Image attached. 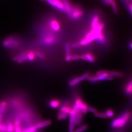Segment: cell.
Listing matches in <instances>:
<instances>
[{"label": "cell", "instance_id": "32", "mask_svg": "<svg viewBox=\"0 0 132 132\" xmlns=\"http://www.w3.org/2000/svg\"><path fill=\"white\" fill-rule=\"evenodd\" d=\"M89 76H90V74L89 73H86L85 74L83 75H82L81 76H80L81 81L84 80L86 79Z\"/></svg>", "mask_w": 132, "mask_h": 132}, {"label": "cell", "instance_id": "5", "mask_svg": "<svg viewBox=\"0 0 132 132\" xmlns=\"http://www.w3.org/2000/svg\"><path fill=\"white\" fill-rule=\"evenodd\" d=\"M74 125H78L80 124L83 119V115L80 109L78 111L74 112Z\"/></svg>", "mask_w": 132, "mask_h": 132}, {"label": "cell", "instance_id": "33", "mask_svg": "<svg viewBox=\"0 0 132 132\" xmlns=\"http://www.w3.org/2000/svg\"><path fill=\"white\" fill-rule=\"evenodd\" d=\"M111 6L112 7V10H113V11L114 12V13L117 14L118 12V7H117V5L116 4V3H115L114 4H112Z\"/></svg>", "mask_w": 132, "mask_h": 132}, {"label": "cell", "instance_id": "21", "mask_svg": "<svg viewBox=\"0 0 132 132\" xmlns=\"http://www.w3.org/2000/svg\"><path fill=\"white\" fill-rule=\"evenodd\" d=\"M35 54H34L33 52H30L28 54H27V60H29L30 61H32L34 60L35 58Z\"/></svg>", "mask_w": 132, "mask_h": 132}, {"label": "cell", "instance_id": "41", "mask_svg": "<svg viewBox=\"0 0 132 132\" xmlns=\"http://www.w3.org/2000/svg\"><path fill=\"white\" fill-rule=\"evenodd\" d=\"M132 5L130 4V14L132 15Z\"/></svg>", "mask_w": 132, "mask_h": 132}, {"label": "cell", "instance_id": "40", "mask_svg": "<svg viewBox=\"0 0 132 132\" xmlns=\"http://www.w3.org/2000/svg\"><path fill=\"white\" fill-rule=\"evenodd\" d=\"M80 42H77V43H75L73 44L72 45V48H77V47H78L79 46H80Z\"/></svg>", "mask_w": 132, "mask_h": 132}, {"label": "cell", "instance_id": "44", "mask_svg": "<svg viewBox=\"0 0 132 132\" xmlns=\"http://www.w3.org/2000/svg\"></svg>", "mask_w": 132, "mask_h": 132}, {"label": "cell", "instance_id": "26", "mask_svg": "<svg viewBox=\"0 0 132 132\" xmlns=\"http://www.w3.org/2000/svg\"><path fill=\"white\" fill-rule=\"evenodd\" d=\"M74 113L73 110H71L69 113V122L70 123H73L74 122Z\"/></svg>", "mask_w": 132, "mask_h": 132}, {"label": "cell", "instance_id": "1", "mask_svg": "<svg viewBox=\"0 0 132 132\" xmlns=\"http://www.w3.org/2000/svg\"><path fill=\"white\" fill-rule=\"evenodd\" d=\"M104 25L102 23H98V24L92 28V30L88 33L86 37L82 41L80 42V45L86 46L90 43L91 41L96 40L102 33V30L103 29Z\"/></svg>", "mask_w": 132, "mask_h": 132}, {"label": "cell", "instance_id": "8", "mask_svg": "<svg viewBox=\"0 0 132 132\" xmlns=\"http://www.w3.org/2000/svg\"><path fill=\"white\" fill-rule=\"evenodd\" d=\"M51 122L49 120L45 121L38 123L36 125L35 127L36 129H41L47 126H49L51 124Z\"/></svg>", "mask_w": 132, "mask_h": 132}, {"label": "cell", "instance_id": "42", "mask_svg": "<svg viewBox=\"0 0 132 132\" xmlns=\"http://www.w3.org/2000/svg\"><path fill=\"white\" fill-rule=\"evenodd\" d=\"M130 49H132V43H130Z\"/></svg>", "mask_w": 132, "mask_h": 132}, {"label": "cell", "instance_id": "17", "mask_svg": "<svg viewBox=\"0 0 132 132\" xmlns=\"http://www.w3.org/2000/svg\"><path fill=\"white\" fill-rule=\"evenodd\" d=\"M60 104V101L58 100H53L50 102V105L53 108H56L59 107Z\"/></svg>", "mask_w": 132, "mask_h": 132}, {"label": "cell", "instance_id": "34", "mask_svg": "<svg viewBox=\"0 0 132 132\" xmlns=\"http://www.w3.org/2000/svg\"><path fill=\"white\" fill-rule=\"evenodd\" d=\"M87 111H89L90 112L94 113H95V112H97V109H95V108L92 107H89V106L87 107Z\"/></svg>", "mask_w": 132, "mask_h": 132}, {"label": "cell", "instance_id": "25", "mask_svg": "<svg viewBox=\"0 0 132 132\" xmlns=\"http://www.w3.org/2000/svg\"><path fill=\"white\" fill-rule=\"evenodd\" d=\"M97 41H98L101 43H104L105 41V38L104 36L102 34V33H101L100 35L98 36V37H97Z\"/></svg>", "mask_w": 132, "mask_h": 132}, {"label": "cell", "instance_id": "11", "mask_svg": "<svg viewBox=\"0 0 132 132\" xmlns=\"http://www.w3.org/2000/svg\"><path fill=\"white\" fill-rule=\"evenodd\" d=\"M99 20V17L97 15H95L94 16L92 21H91V27L92 28L94 27L98 24Z\"/></svg>", "mask_w": 132, "mask_h": 132}, {"label": "cell", "instance_id": "2", "mask_svg": "<svg viewBox=\"0 0 132 132\" xmlns=\"http://www.w3.org/2000/svg\"><path fill=\"white\" fill-rule=\"evenodd\" d=\"M130 116L129 112H125L119 118H117L113 121L111 123V126L113 128L122 127L128 122Z\"/></svg>", "mask_w": 132, "mask_h": 132}, {"label": "cell", "instance_id": "19", "mask_svg": "<svg viewBox=\"0 0 132 132\" xmlns=\"http://www.w3.org/2000/svg\"><path fill=\"white\" fill-rule=\"evenodd\" d=\"M88 128V126L86 124L83 125L82 126H81L78 128H77L76 130H75L74 132H82L86 130Z\"/></svg>", "mask_w": 132, "mask_h": 132}, {"label": "cell", "instance_id": "14", "mask_svg": "<svg viewBox=\"0 0 132 132\" xmlns=\"http://www.w3.org/2000/svg\"><path fill=\"white\" fill-rule=\"evenodd\" d=\"M81 81V79L80 77H76L75 78L73 79L71 81L69 84L71 86H74L77 84L78 83H80Z\"/></svg>", "mask_w": 132, "mask_h": 132}, {"label": "cell", "instance_id": "30", "mask_svg": "<svg viewBox=\"0 0 132 132\" xmlns=\"http://www.w3.org/2000/svg\"><path fill=\"white\" fill-rule=\"evenodd\" d=\"M0 131L2 132H7V126L4 124H0Z\"/></svg>", "mask_w": 132, "mask_h": 132}, {"label": "cell", "instance_id": "4", "mask_svg": "<svg viewBox=\"0 0 132 132\" xmlns=\"http://www.w3.org/2000/svg\"><path fill=\"white\" fill-rule=\"evenodd\" d=\"M75 105L79 109L81 110L82 112L84 114L86 113L87 112V107L88 106L86 103H84L81 99H76L75 101Z\"/></svg>", "mask_w": 132, "mask_h": 132}, {"label": "cell", "instance_id": "37", "mask_svg": "<svg viewBox=\"0 0 132 132\" xmlns=\"http://www.w3.org/2000/svg\"><path fill=\"white\" fill-rule=\"evenodd\" d=\"M14 124L15 127H17V126H20V120L19 118H16L15 119Z\"/></svg>", "mask_w": 132, "mask_h": 132}, {"label": "cell", "instance_id": "20", "mask_svg": "<svg viewBox=\"0 0 132 132\" xmlns=\"http://www.w3.org/2000/svg\"><path fill=\"white\" fill-rule=\"evenodd\" d=\"M87 80L91 83H95L98 81L97 76H89L87 78Z\"/></svg>", "mask_w": 132, "mask_h": 132}, {"label": "cell", "instance_id": "15", "mask_svg": "<svg viewBox=\"0 0 132 132\" xmlns=\"http://www.w3.org/2000/svg\"><path fill=\"white\" fill-rule=\"evenodd\" d=\"M68 114L65 113L64 112L60 111L58 114L57 116V119L58 120H61L66 119L67 118Z\"/></svg>", "mask_w": 132, "mask_h": 132}, {"label": "cell", "instance_id": "18", "mask_svg": "<svg viewBox=\"0 0 132 132\" xmlns=\"http://www.w3.org/2000/svg\"><path fill=\"white\" fill-rule=\"evenodd\" d=\"M60 111L64 112L66 113L69 114L72 109H71L69 107L67 106H63L60 108Z\"/></svg>", "mask_w": 132, "mask_h": 132}, {"label": "cell", "instance_id": "35", "mask_svg": "<svg viewBox=\"0 0 132 132\" xmlns=\"http://www.w3.org/2000/svg\"><path fill=\"white\" fill-rule=\"evenodd\" d=\"M35 54L36 56H37L38 57L40 58V59H43L44 58V57H45L42 54H41V53H40V52H36Z\"/></svg>", "mask_w": 132, "mask_h": 132}, {"label": "cell", "instance_id": "7", "mask_svg": "<svg viewBox=\"0 0 132 132\" xmlns=\"http://www.w3.org/2000/svg\"><path fill=\"white\" fill-rule=\"evenodd\" d=\"M62 3L66 10V12L67 13V14L68 15V16L71 17V5L69 4L68 0H62Z\"/></svg>", "mask_w": 132, "mask_h": 132}, {"label": "cell", "instance_id": "16", "mask_svg": "<svg viewBox=\"0 0 132 132\" xmlns=\"http://www.w3.org/2000/svg\"><path fill=\"white\" fill-rule=\"evenodd\" d=\"M80 59H81V56L78 55H73L69 56L68 57H66V60L68 62L73 60H79Z\"/></svg>", "mask_w": 132, "mask_h": 132}, {"label": "cell", "instance_id": "3", "mask_svg": "<svg viewBox=\"0 0 132 132\" xmlns=\"http://www.w3.org/2000/svg\"><path fill=\"white\" fill-rule=\"evenodd\" d=\"M46 1L52 6L56 7L62 12H65L66 10L62 2L60 0H46Z\"/></svg>", "mask_w": 132, "mask_h": 132}, {"label": "cell", "instance_id": "24", "mask_svg": "<svg viewBox=\"0 0 132 132\" xmlns=\"http://www.w3.org/2000/svg\"><path fill=\"white\" fill-rule=\"evenodd\" d=\"M14 130V127L11 122H9L7 126V132H12Z\"/></svg>", "mask_w": 132, "mask_h": 132}, {"label": "cell", "instance_id": "22", "mask_svg": "<svg viewBox=\"0 0 132 132\" xmlns=\"http://www.w3.org/2000/svg\"><path fill=\"white\" fill-rule=\"evenodd\" d=\"M132 81H130V82L126 87V92L128 95H131L132 92Z\"/></svg>", "mask_w": 132, "mask_h": 132}, {"label": "cell", "instance_id": "23", "mask_svg": "<svg viewBox=\"0 0 132 132\" xmlns=\"http://www.w3.org/2000/svg\"><path fill=\"white\" fill-rule=\"evenodd\" d=\"M95 116L97 117L101 118H107L108 117L106 115L105 113H102V112H96L95 113Z\"/></svg>", "mask_w": 132, "mask_h": 132}, {"label": "cell", "instance_id": "9", "mask_svg": "<svg viewBox=\"0 0 132 132\" xmlns=\"http://www.w3.org/2000/svg\"><path fill=\"white\" fill-rule=\"evenodd\" d=\"M106 73L107 75L111 76H115L118 78H121L122 77L123 74H122L121 72H118V71H106Z\"/></svg>", "mask_w": 132, "mask_h": 132}, {"label": "cell", "instance_id": "27", "mask_svg": "<svg viewBox=\"0 0 132 132\" xmlns=\"http://www.w3.org/2000/svg\"><path fill=\"white\" fill-rule=\"evenodd\" d=\"M70 46L68 44H66L65 46V50H66V57H68L70 56Z\"/></svg>", "mask_w": 132, "mask_h": 132}, {"label": "cell", "instance_id": "28", "mask_svg": "<svg viewBox=\"0 0 132 132\" xmlns=\"http://www.w3.org/2000/svg\"><path fill=\"white\" fill-rule=\"evenodd\" d=\"M36 130V128L35 127H30L22 131V132H35Z\"/></svg>", "mask_w": 132, "mask_h": 132}, {"label": "cell", "instance_id": "43", "mask_svg": "<svg viewBox=\"0 0 132 132\" xmlns=\"http://www.w3.org/2000/svg\"><path fill=\"white\" fill-rule=\"evenodd\" d=\"M1 118H2V115L0 114V121H1Z\"/></svg>", "mask_w": 132, "mask_h": 132}, {"label": "cell", "instance_id": "29", "mask_svg": "<svg viewBox=\"0 0 132 132\" xmlns=\"http://www.w3.org/2000/svg\"><path fill=\"white\" fill-rule=\"evenodd\" d=\"M105 114L108 117H112L114 116L113 112L111 109H107L106 112Z\"/></svg>", "mask_w": 132, "mask_h": 132}, {"label": "cell", "instance_id": "6", "mask_svg": "<svg viewBox=\"0 0 132 132\" xmlns=\"http://www.w3.org/2000/svg\"><path fill=\"white\" fill-rule=\"evenodd\" d=\"M83 15V12L80 9L77 7H74L72 10H71V17L72 19H77L81 18Z\"/></svg>", "mask_w": 132, "mask_h": 132}, {"label": "cell", "instance_id": "38", "mask_svg": "<svg viewBox=\"0 0 132 132\" xmlns=\"http://www.w3.org/2000/svg\"><path fill=\"white\" fill-rule=\"evenodd\" d=\"M15 132H22L20 126L15 127Z\"/></svg>", "mask_w": 132, "mask_h": 132}, {"label": "cell", "instance_id": "12", "mask_svg": "<svg viewBox=\"0 0 132 132\" xmlns=\"http://www.w3.org/2000/svg\"><path fill=\"white\" fill-rule=\"evenodd\" d=\"M86 61H88V62L92 63L95 61V58L94 57V56L90 53H87L85 54Z\"/></svg>", "mask_w": 132, "mask_h": 132}, {"label": "cell", "instance_id": "10", "mask_svg": "<svg viewBox=\"0 0 132 132\" xmlns=\"http://www.w3.org/2000/svg\"><path fill=\"white\" fill-rule=\"evenodd\" d=\"M51 26L52 28L55 31H58L60 29V25L59 24L58 22L55 20L52 21L51 22Z\"/></svg>", "mask_w": 132, "mask_h": 132}, {"label": "cell", "instance_id": "36", "mask_svg": "<svg viewBox=\"0 0 132 132\" xmlns=\"http://www.w3.org/2000/svg\"><path fill=\"white\" fill-rule=\"evenodd\" d=\"M74 124L73 123H70L69 125V132H74Z\"/></svg>", "mask_w": 132, "mask_h": 132}, {"label": "cell", "instance_id": "13", "mask_svg": "<svg viewBox=\"0 0 132 132\" xmlns=\"http://www.w3.org/2000/svg\"><path fill=\"white\" fill-rule=\"evenodd\" d=\"M7 104L5 101H2L0 103V114L4 113L6 109Z\"/></svg>", "mask_w": 132, "mask_h": 132}, {"label": "cell", "instance_id": "31", "mask_svg": "<svg viewBox=\"0 0 132 132\" xmlns=\"http://www.w3.org/2000/svg\"><path fill=\"white\" fill-rule=\"evenodd\" d=\"M103 2L107 5H112L116 3L115 0H103Z\"/></svg>", "mask_w": 132, "mask_h": 132}, {"label": "cell", "instance_id": "39", "mask_svg": "<svg viewBox=\"0 0 132 132\" xmlns=\"http://www.w3.org/2000/svg\"><path fill=\"white\" fill-rule=\"evenodd\" d=\"M113 76L107 75V76L106 77V78L105 80H107V81H112V80H113Z\"/></svg>", "mask_w": 132, "mask_h": 132}]
</instances>
